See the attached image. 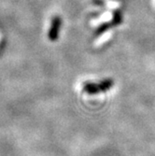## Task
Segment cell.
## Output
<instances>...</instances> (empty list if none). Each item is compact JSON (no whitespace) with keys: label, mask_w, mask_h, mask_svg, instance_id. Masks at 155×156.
I'll use <instances>...</instances> for the list:
<instances>
[{"label":"cell","mask_w":155,"mask_h":156,"mask_svg":"<svg viewBox=\"0 0 155 156\" xmlns=\"http://www.w3.org/2000/svg\"><path fill=\"white\" fill-rule=\"evenodd\" d=\"M61 24H62V20H61L60 17L56 16V17H54L52 19L51 26V29H50V32H49V38L51 40L54 41V40L57 39Z\"/></svg>","instance_id":"1"},{"label":"cell","mask_w":155,"mask_h":156,"mask_svg":"<svg viewBox=\"0 0 155 156\" xmlns=\"http://www.w3.org/2000/svg\"><path fill=\"white\" fill-rule=\"evenodd\" d=\"M123 21V16H122V12L121 9H115L113 11V13H112V18L110 20L112 25L114 26H118L120 24H122Z\"/></svg>","instance_id":"2"},{"label":"cell","mask_w":155,"mask_h":156,"mask_svg":"<svg viewBox=\"0 0 155 156\" xmlns=\"http://www.w3.org/2000/svg\"><path fill=\"white\" fill-rule=\"evenodd\" d=\"M113 27V25H112L111 22H106V23H103L102 24H100L99 26H98L96 28L95 30V35L96 36H102L103 34H105L106 32H107L110 28Z\"/></svg>","instance_id":"3"},{"label":"cell","mask_w":155,"mask_h":156,"mask_svg":"<svg viewBox=\"0 0 155 156\" xmlns=\"http://www.w3.org/2000/svg\"><path fill=\"white\" fill-rule=\"evenodd\" d=\"M93 3L97 6H105V1L104 0H93Z\"/></svg>","instance_id":"4"}]
</instances>
